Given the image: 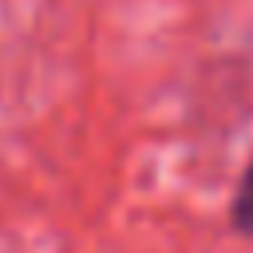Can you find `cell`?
I'll return each mask as SVG.
<instances>
[{"label":"cell","mask_w":253,"mask_h":253,"mask_svg":"<svg viewBox=\"0 0 253 253\" xmlns=\"http://www.w3.org/2000/svg\"><path fill=\"white\" fill-rule=\"evenodd\" d=\"M229 225H233V233L253 237V154L245 158V166L237 174V186L229 198Z\"/></svg>","instance_id":"cell-1"}]
</instances>
